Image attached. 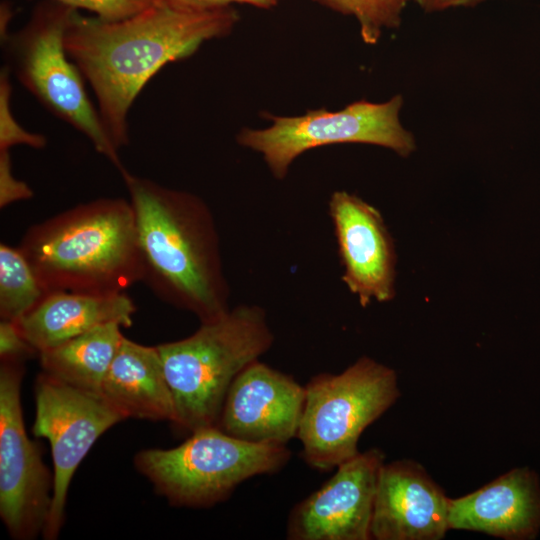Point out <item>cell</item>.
<instances>
[{"label":"cell","instance_id":"cell-12","mask_svg":"<svg viewBox=\"0 0 540 540\" xmlns=\"http://www.w3.org/2000/svg\"><path fill=\"white\" fill-rule=\"evenodd\" d=\"M342 281L362 307L396 294V252L380 211L355 194L334 191L328 203Z\"/></svg>","mask_w":540,"mask_h":540},{"label":"cell","instance_id":"cell-5","mask_svg":"<svg viewBox=\"0 0 540 540\" xmlns=\"http://www.w3.org/2000/svg\"><path fill=\"white\" fill-rule=\"evenodd\" d=\"M75 11L52 0L38 3L25 25L1 43L5 66L45 109L84 135L122 174L126 168L119 149L64 45Z\"/></svg>","mask_w":540,"mask_h":540},{"label":"cell","instance_id":"cell-19","mask_svg":"<svg viewBox=\"0 0 540 540\" xmlns=\"http://www.w3.org/2000/svg\"><path fill=\"white\" fill-rule=\"evenodd\" d=\"M48 293L19 247L0 245V317L17 321Z\"/></svg>","mask_w":540,"mask_h":540},{"label":"cell","instance_id":"cell-14","mask_svg":"<svg viewBox=\"0 0 540 540\" xmlns=\"http://www.w3.org/2000/svg\"><path fill=\"white\" fill-rule=\"evenodd\" d=\"M449 500L422 465L383 463L371 522L374 540H440L449 529Z\"/></svg>","mask_w":540,"mask_h":540},{"label":"cell","instance_id":"cell-26","mask_svg":"<svg viewBox=\"0 0 540 540\" xmlns=\"http://www.w3.org/2000/svg\"><path fill=\"white\" fill-rule=\"evenodd\" d=\"M486 0H416L427 12L442 11L450 8L471 7Z\"/></svg>","mask_w":540,"mask_h":540},{"label":"cell","instance_id":"cell-8","mask_svg":"<svg viewBox=\"0 0 540 540\" xmlns=\"http://www.w3.org/2000/svg\"><path fill=\"white\" fill-rule=\"evenodd\" d=\"M403 97L394 95L385 102L362 99L338 111L308 110L299 116L264 117L272 121L264 129L243 128L236 141L262 155L272 175L284 179L291 164L306 151L333 145L358 143L384 147L401 157L416 150V141L400 121Z\"/></svg>","mask_w":540,"mask_h":540},{"label":"cell","instance_id":"cell-7","mask_svg":"<svg viewBox=\"0 0 540 540\" xmlns=\"http://www.w3.org/2000/svg\"><path fill=\"white\" fill-rule=\"evenodd\" d=\"M305 388L296 438L305 462L321 471L357 455L363 431L400 396L395 370L367 356L339 374L313 376Z\"/></svg>","mask_w":540,"mask_h":540},{"label":"cell","instance_id":"cell-25","mask_svg":"<svg viewBox=\"0 0 540 540\" xmlns=\"http://www.w3.org/2000/svg\"><path fill=\"white\" fill-rule=\"evenodd\" d=\"M170 7L186 11H205L231 6L232 3L249 4L251 6L270 9L280 0H158Z\"/></svg>","mask_w":540,"mask_h":540},{"label":"cell","instance_id":"cell-15","mask_svg":"<svg viewBox=\"0 0 540 540\" xmlns=\"http://www.w3.org/2000/svg\"><path fill=\"white\" fill-rule=\"evenodd\" d=\"M448 525L508 540L535 538L540 529L536 473L515 468L470 494L450 498Z\"/></svg>","mask_w":540,"mask_h":540},{"label":"cell","instance_id":"cell-13","mask_svg":"<svg viewBox=\"0 0 540 540\" xmlns=\"http://www.w3.org/2000/svg\"><path fill=\"white\" fill-rule=\"evenodd\" d=\"M305 399V386L258 359L232 382L216 426L246 442L286 445L297 437Z\"/></svg>","mask_w":540,"mask_h":540},{"label":"cell","instance_id":"cell-2","mask_svg":"<svg viewBox=\"0 0 540 540\" xmlns=\"http://www.w3.org/2000/svg\"><path fill=\"white\" fill-rule=\"evenodd\" d=\"M143 267L142 281L165 303L215 320L229 309L220 236L198 195L125 171Z\"/></svg>","mask_w":540,"mask_h":540},{"label":"cell","instance_id":"cell-21","mask_svg":"<svg viewBox=\"0 0 540 540\" xmlns=\"http://www.w3.org/2000/svg\"><path fill=\"white\" fill-rule=\"evenodd\" d=\"M11 73L4 66L0 72V150H10L15 145H26L43 149L47 145L46 136L24 129L15 119L12 108Z\"/></svg>","mask_w":540,"mask_h":540},{"label":"cell","instance_id":"cell-23","mask_svg":"<svg viewBox=\"0 0 540 540\" xmlns=\"http://www.w3.org/2000/svg\"><path fill=\"white\" fill-rule=\"evenodd\" d=\"M32 197L30 186L14 176L9 151L0 150V207Z\"/></svg>","mask_w":540,"mask_h":540},{"label":"cell","instance_id":"cell-18","mask_svg":"<svg viewBox=\"0 0 540 540\" xmlns=\"http://www.w3.org/2000/svg\"><path fill=\"white\" fill-rule=\"evenodd\" d=\"M121 327L116 322L106 323L40 352L43 371L71 386L100 394L124 337Z\"/></svg>","mask_w":540,"mask_h":540},{"label":"cell","instance_id":"cell-27","mask_svg":"<svg viewBox=\"0 0 540 540\" xmlns=\"http://www.w3.org/2000/svg\"><path fill=\"white\" fill-rule=\"evenodd\" d=\"M15 14V10L13 9V5L9 3L8 1L1 2L0 4V40L1 43L4 42L7 37L10 35L9 33V23L13 19V16Z\"/></svg>","mask_w":540,"mask_h":540},{"label":"cell","instance_id":"cell-24","mask_svg":"<svg viewBox=\"0 0 540 540\" xmlns=\"http://www.w3.org/2000/svg\"><path fill=\"white\" fill-rule=\"evenodd\" d=\"M36 350L22 335L17 323L1 319L0 358L1 361H22Z\"/></svg>","mask_w":540,"mask_h":540},{"label":"cell","instance_id":"cell-6","mask_svg":"<svg viewBox=\"0 0 540 540\" xmlns=\"http://www.w3.org/2000/svg\"><path fill=\"white\" fill-rule=\"evenodd\" d=\"M290 457L284 444L246 442L215 425L179 446L142 450L134 464L172 505L199 508L227 499L252 477L280 471Z\"/></svg>","mask_w":540,"mask_h":540},{"label":"cell","instance_id":"cell-20","mask_svg":"<svg viewBox=\"0 0 540 540\" xmlns=\"http://www.w3.org/2000/svg\"><path fill=\"white\" fill-rule=\"evenodd\" d=\"M319 4L352 16L359 24L360 35L366 44H376L383 32L400 25L402 13L409 0H314Z\"/></svg>","mask_w":540,"mask_h":540},{"label":"cell","instance_id":"cell-16","mask_svg":"<svg viewBox=\"0 0 540 540\" xmlns=\"http://www.w3.org/2000/svg\"><path fill=\"white\" fill-rule=\"evenodd\" d=\"M134 302L124 292L48 293L30 312L15 321L28 343L40 353L97 326L116 322L131 327Z\"/></svg>","mask_w":540,"mask_h":540},{"label":"cell","instance_id":"cell-10","mask_svg":"<svg viewBox=\"0 0 540 540\" xmlns=\"http://www.w3.org/2000/svg\"><path fill=\"white\" fill-rule=\"evenodd\" d=\"M21 361L0 368V516L11 537L30 540L46 526L53 474L25 430L21 407Z\"/></svg>","mask_w":540,"mask_h":540},{"label":"cell","instance_id":"cell-9","mask_svg":"<svg viewBox=\"0 0 540 540\" xmlns=\"http://www.w3.org/2000/svg\"><path fill=\"white\" fill-rule=\"evenodd\" d=\"M33 434L46 438L53 460L50 514L42 535L58 537L64 521L69 486L96 440L124 416L101 394L71 386L46 372L35 383Z\"/></svg>","mask_w":540,"mask_h":540},{"label":"cell","instance_id":"cell-11","mask_svg":"<svg viewBox=\"0 0 540 540\" xmlns=\"http://www.w3.org/2000/svg\"><path fill=\"white\" fill-rule=\"evenodd\" d=\"M384 454L359 452L336 467L318 490L296 504L286 524L290 540H370L371 522Z\"/></svg>","mask_w":540,"mask_h":540},{"label":"cell","instance_id":"cell-22","mask_svg":"<svg viewBox=\"0 0 540 540\" xmlns=\"http://www.w3.org/2000/svg\"><path fill=\"white\" fill-rule=\"evenodd\" d=\"M75 10H85L105 21L129 18L149 8L158 0H52Z\"/></svg>","mask_w":540,"mask_h":540},{"label":"cell","instance_id":"cell-1","mask_svg":"<svg viewBox=\"0 0 540 540\" xmlns=\"http://www.w3.org/2000/svg\"><path fill=\"white\" fill-rule=\"evenodd\" d=\"M238 20L231 6L186 11L159 1L118 21L74 12L64 45L119 150L129 143L128 115L150 79L166 64L193 55L204 42L229 35Z\"/></svg>","mask_w":540,"mask_h":540},{"label":"cell","instance_id":"cell-17","mask_svg":"<svg viewBox=\"0 0 540 540\" xmlns=\"http://www.w3.org/2000/svg\"><path fill=\"white\" fill-rule=\"evenodd\" d=\"M100 394L125 419L174 420V401L157 346L124 336Z\"/></svg>","mask_w":540,"mask_h":540},{"label":"cell","instance_id":"cell-3","mask_svg":"<svg viewBox=\"0 0 540 540\" xmlns=\"http://www.w3.org/2000/svg\"><path fill=\"white\" fill-rule=\"evenodd\" d=\"M47 293H123L142 281L129 200L104 197L29 227L18 246Z\"/></svg>","mask_w":540,"mask_h":540},{"label":"cell","instance_id":"cell-4","mask_svg":"<svg viewBox=\"0 0 540 540\" xmlns=\"http://www.w3.org/2000/svg\"><path fill=\"white\" fill-rule=\"evenodd\" d=\"M273 343L266 311L241 304L184 339L157 345L174 401L172 423L189 432L217 425L236 376Z\"/></svg>","mask_w":540,"mask_h":540}]
</instances>
